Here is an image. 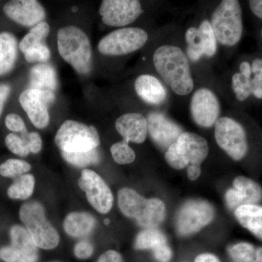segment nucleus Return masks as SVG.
Instances as JSON below:
<instances>
[{
	"instance_id": "f257e3e1",
	"label": "nucleus",
	"mask_w": 262,
	"mask_h": 262,
	"mask_svg": "<svg viewBox=\"0 0 262 262\" xmlns=\"http://www.w3.org/2000/svg\"><path fill=\"white\" fill-rule=\"evenodd\" d=\"M213 128L217 145L231 160L238 163L249 156L254 136L261 134L256 122L237 108L222 115Z\"/></svg>"
},
{
	"instance_id": "f03ea898",
	"label": "nucleus",
	"mask_w": 262,
	"mask_h": 262,
	"mask_svg": "<svg viewBox=\"0 0 262 262\" xmlns=\"http://www.w3.org/2000/svg\"><path fill=\"white\" fill-rule=\"evenodd\" d=\"M152 61L157 73L174 94L187 96L194 92L190 61L182 48L177 45H161L155 50Z\"/></svg>"
},
{
	"instance_id": "7ed1b4c3",
	"label": "nucleus",
	"mask_w": 262,
	"mask_h": 262,
	"mask_svg": "<svg viewBox=\"0 0 262 262\" xmlns=\"http://www.w3.org/2000/svg\"><path fill=\"white\" fill-rule=\"evenodd\" d=\"M229 90L238 106L262 104V53L241 57L232 71Z\"/></svg>"
},
{
	"instance_id": "20e7f679",
	"label": "nucleus",
	"mask_w": 262,
	"mask_h": 262,
	"mask_svg": "<svg viewBox=\"0 0 262 262\" xmlns=\"http://www.w3.org/2000/svg\"><path fill=\"white\" fill-rule=\"evenodd\" d=\"M117 202L122 214L144 229H157L165 220L166 206L160 198H146L135 189L123 187L118 192Z\"/></svg>"
},
{
	"instance_id": "39448f33",
	"label": "nucleus",
	"mask_w": 262,
	"mask_h": 262,
	"mask_svg": "<svg viewBox=\"0 0 262 262\" xmlns=\"http://www.w3.org/2000/svg\"><path fill=\"white\" fill-rule=\"evenodd\" d=\"M208 20L219 45L229 49L238 46L244 34L241 2L222 0L215 7Z\"/></svg>"
},
{
	"instance_id": "423d86ee",
	"label": "nucleus",
	"mask_w": 262,
	"mask_h": 262,
	"mask_svg": "<svg viewBox=\"0 0 262 262\" xmlns=\"http://www.w3.org/2000/svg\"><path fill=\"white\" fill-rule=\"evenodd\" d=\"M57 46L61 58L76 72L88 75L92 70V48L87 34L75 26L62 27L57 34Z\"/></svg>"
},
{
	"instance_id": "0eeeda50",
	"label": "nucleus",
	"mask_w": 262,
	"mask_h": 262,
	"mask_svg": "<svg viewBox=\"0 0 262 262\" xmlns=\"http://www.w3.org/2000/svg\"><path fill=\"white\" fill-rule=\"evenodd\" d=\"M208 141L195 133L184 131L165 151L164 158L172 168L181 170L188 166L201 167L209 155Z\"/></svg>"
},
{
	"instance_id": "6e6552de",
	"label": "nucleus",
	"mask_w": 262,
	"mask_h": 262,
	"mask_svg": "<svg viewBox=\"0 0 262 262\" xmlns=\"http://www.w3.org/2000/svg\"><path fill=\"white\" fill-rule=\"evenodd\" d=\"M19 216L38 248L52 250L58 246L59 234L46 218L44 207L39 202L24 203L19 211Z\"/></svg>"
},
{
	"instance_id": "1a4fd4ad",
	"label": "nucleus",
	"mask_w": 262,
	"mask_h": 262,
	"mask_svg": "<svg viewBox=\"0 0 262 262\" xmlns=\"http://www.w3.org/2000/svg\"><path fill=\"white\" fill-rule=\"evenodd\" d=\"M55 143L65 152L88 151L99 146V134L93 125L68 120L57 131Z\"/></svg>"
},
{
	"instance_id": "9d476101",
	"label": "nucleus",
	"mask_w": 262,
	"mask_h": 262,
	"mask_svg": "<svg viewBox=\"0 0 262 262\" xmlns=\"http://www.w3.org/2000/svg\"><path fill=\"white\" fill-rule=\"evenodd\" d=\"M149 39L145 30L139 27H123L108 33L98 44L100 53L106 56L130 54L144 47Z\"/></svg>"
},
{
	"instance_id": "9b49d317",
	"label": "nucleus",
	"mask_w": 262,
	"mask_h": 262,
	"mask_svg": "<svg viewBox=\"0 0 262 262\" xmlns=\"http://www.w3.org/2000/svg\"><path fill=\"white\" fill-rule=\"evenodd\" d=\"M214 208L204 200H189L181 207L177 215L176 229L182 237L199 232L214 220Z\"/></svg>"
},
{
	"instance_id": "f8f14e48",
	"label": "nucleus",
	"mask_w": 262,
	"mask_h": 262,
	"mask_svg": "<svg viewBox=\"0 0 262 262\" xmlns=\"http://www.w3.org/2000/svg\"><path fill=\"white\" fill-rule=\"evenodd\" d=\"M191 118L202 128L214 127L222 116V105L214 91L206 87L199 88L192 93L189 103Z\"/></svg>"
},
{
	"instance_id": "ddd939ff",
	"label": "nucleus",
	"mask_w": 262,
	"mask_h": 262,
	"mask_svg": "<svg viewBox=\"0 0 262 262\" xmlns=\"http://www.w3.org/2000/svg\"><path fill=\"white\" fill-rule=\"evenodd\" d=\"M10 244L0 248V260L3 262H37L38 248L24 228L15 225L9 230Z\"/></svg>"
},
{
	"instance_id": "4468645a",
	"label": "nucleus",
	"mask_w": 262,
	"mask_h": 262,
	"mask_svg": "<svg viewBox=\"0 0 262 262\" xmlns=\"http://www.w3.org/2000/svg\"><path fill=\"white\" fill-rule=\"evenodd\" d=\"M78 185L86 194L88 201L96 211L105 214L111 211L114 196L111 189L98 173L84 169L78 180Z\"/></svg>"
},
{
	"instance_id": "2eb2a0df",
	"label": "nucleus",
	"mask_w": 262,
	"mask_h": 262,
	"mask_svg": "<svg viewBox=\"0 0 262 262\" xmlns=\"http://www.w3.org/2000/svg\"><path fill=\"white\" fill-rule=\"evenodd\" d=\"M56 100L54 93L42 90L28 89L19 96V103L28 115L33 125L39 129L47 127L50 122L48 108Z\"/></svg>"
},
{
	"instance_id": "dca6fc26",
	"label": "nucleus",
	"mask_w": 262,
	"mask_h": 262,
	"mask_svg": "<svg viewBox=\"0 0 262 262\" xmlns=\"http://www.w3.org/2000/svg\"><path fill=\"white\" fill-rule=\"evenodd\" d=\"M144 10L138 0H104L99 8L102 21L113 27H126L140 17Z\"/></svg>"
},
{
	"instance_id": "f3484780",
	"label": "nucleus",
	"mask_w": 262,
	"mask_h": 262,
	"mask_svg": "<svg viewBox=\"0 0 262 262\" xmlns=\"http://www.w3.org/2000/svg\"><path fill=\"white\" fill-rule=\"evenodd\" d=\"M146 120L148 135L160 149L165 151L184 132L180 125L161 112H151Z\"/></svg>"
},
{
	"instance_id": "a211bd4d",
	"label": "nucleus",
	"mask_w": 262,
	"mask_h": 262,
	"mask_svg": "<svg viewBox=\"0 0 262 262\" xmlns=\"http://www.w3.org/2000/svg\"><path fill=\"white\" fill-rule=\"evenodd\" d=\"M225 201L229 209L234 211L243 205L259 204L262 201V187L253 179L238 176L232 182V187L225 193Z\"/></svg>"
},
{
	"instance_id": "6ab92c4d",
	"label": "nucleus",
	"mask_w": 262,
	"mask_h": 262,
	"mask_svg": "<svg viewBox=\"0 0 262 262\" xmlns=\"http://www.w3.org/2000/svg\"><path fill=\"white\" fill-rule=\"evenodd\" d=\"M3 11L15 23L27 27H34L46 18L44 8L36 0L8 2L3 7Z\"/></svg>"
},
{
	"instance_id": "aec40b11",
	"label": "nucleus",
	"mask_w": 262,
	"mask_h": 262,
	"mask_svg": "<svg viewBox=\"0 0 262 262\" xmlns=\"http://www.w3.org/2000/svg\"><path fill=\"white\" fill-rule=\"evenodd\" d=\"M134 248L137 251H152L158 262H170L173 257L166 236L158 228L144 229L139 232L134 242Z\"/></svg>"
},
{
	"instance_id": "412c9836",
	"label": "nucleus",
	"mask_w": 262,
	"mask_h": 262,
	"mask_svg": "<svg viewBox=\"0 0 262 262\" xmlns=\"http://www.w3.org/2000/svg\"><path fill=\"white\" fill-rule=\"evenodd\" d=\"M117 132L127 142L143 144L148 136V123L146 117L142 114H123L115 121Z\"/></svg>"
},
{
	"instance_id": "4be33fe9",
	"label": "nucleus",
	"mask_w": 262,
	"mask_h": 262,
	"mask_svg": "<svg viewBox=\"0 0 262 262\" xmlns=\"http://www.w3.org/2000/svg\"><path fill=\"white\" fill-rule=\"evenodd\" d=\"M134 89L138 96L151 106H161L168 99L166 87L159 79L151 75L144 74L138 77L134 82Z\"/></svg>"
},
{
	"instance_id": "5701e85b",
	"label": "nucleus",
	"mask_w": 262,
	"mask_h": 262,
	"mask_svg": "<svg viewBox=\"0 0 262 262\" xmlns=\"http://www.w3.org/2000/svg\"><path fill=\"white\" fill-rule=\"evenodd\" d=\"M234 215L239 225L262 241L261 205H243L234 210Z\"/></svg>"
},
{
	"instance_id": "b1692460",
	"label": "nucleus",
	"mask_w": 262,
	"mask_h": 262,
	"mask_svg": "<svg viewBox=\"0 0 262 262\" xmlns=\"http://www.w3.org/2000/svg\"><path fill=\"white\" fill-rule=\"evenodd\" d=\"M96 220L94 215L87 212H73L67 215L63 228L71 237H83L94 231Z\"/></svg>"
},
{
	"instance_id": "393cba45",
	"label": "nucleus",
	"mask_w": 262,
	"mask_h": 262,
	"mask_svg": "<svg viewBox=\"0 0 262 262\" xmlns=\"http://www.w3.org/2000/svg\"><path fill=\"white\" fill-rule=\"evenodd\" d=\"M29 78V89L54 93L58 87L56 71L49 63H39L33 67Z\"/></svg>"
},
{
	"instance_id": "a878e982",
	"label": "nucleus",
	"mask_w": 262,
	"mask_h": 262,
	"mask_svg": "<svg viewBox=\"0 0 262 262\" xmlns=\"http://www.w3.org/2000/svg\"><path fill=\"white\" fill-rule=\"evenodd\" d=\"M17 57L18 42L16 38L11 33H0V76L13 70Z\"/></svg>"
},
{
	"instance_id": "bb28decb",
	"label": "nucleus",
	"mask_w": 262,
	"mask_h": 262,
	"mask_svg": "<svg viewBox=\"0 0 262 262\" xmlns=\"http://www.w3.org/2000/svg\"><path fill=\"white\" fill-rule=\"evenodd\" d=\"M232 262H262V246L248 242L236 243L228 248Z\"/></svg>"
},
{
	"instance_id": "cd10ccee",
	"label": "nucleus",
	"mask_w": 262,
	"mask_h": 262,
	"mask_svg": "<svg viewBox=\"0 0 262 262\" xmlns=\"http://www.w3.org/2000/svg\"><path fill=\"white\" fill-rule=\"evenodd\" d=\"M186 42L185 53L192 63H196L205 58L204 46L201 33L198 27H190L184 34Z\"/></svg>"
},
{
	"instance_id": "c85d7f7f",
	"label": "nucleus",
	"mask_w": 262,
	"mask_h": 262,
	"mask_svg": "<svg viewBox=\"0 0 262 262\" xmlns=\"http://www.w3.org/2000/svg\"><path fill=\"white\" fill-rule=\"evenodd\" d=\"M35 179L32 174L26 173L17 177L10 184L7 191L8 198L11 200L25 201L34 192Z\"/></svg>"
},
{
	"instance_id": "c756f323",
	"label": "nucleus",
	"mask_w": 262,
	"mask_h": 262,
	"mask_svg": "<svg viewBox=\"0 0 262 262\" xmlns=\"http://www.w3.org/2000/svg\"><path fill=\"white\" fill-rule=\"evenodd\" d=\"M62 157L67 163L78 167L84 168L91 165H96L101 160V155L96 149L82 152H65L61 151Z\"/></svg>"
},
{
	"instance_id": "7c9ffc66",
	"label": "nucleus",
	"mask_w": 262,
	"mask_h": 262,
	"mask_svg": "<svg viewBox=\"0 0 262 262\" xmlns=\"http://www.w3.org/2000/svg\"><path fill=\"white\" fill-rule=\"evenodd\" d=\"M50 32L49 24L42 21L31 29L28 34L20 41L19 48L22 53H25L29 48L43 42V40L48 37Z\"/></svg>"
},
{
	"instance_id": "2f4dec72",
	"label": "nucleus",
	"mask_w": 262,
	"mask_h": 262,
	"mask_svg": "<svg viewBox=\"0 0 262 262\" xmlns=\"http://www.w3.org/2000/svg\"><path fill=\"white\" fill-rule=\"evenodd\" d=\"M198 28L203 38L205 58H213L216 54L219 44L209 20L208 19H203L200 23Z\"/></svg>"
},
{
	"instance_id": "473e14b6",
	"label": "nucleus",
	"mask_w": 262,
	"mask_h": 262,
	"mask_svg": "<svg viewBox=\"0 0 262 262\" xmlns=\"http://www.w3.org/2000/svg\"><path fill=\"white\" fill-rule=\"evenodd\" d=\"M30 164L24 160L8 159L0 165V175L5 178L15 179L30 171Z\"/></svg>"
},
{
	"instance_id": "72a5a7b5",
	"label": "nucleus",
	"mask_w": 262,
	"mask_h": 262,
	"mask_svg": "<svg viewBox=\"0 0 262 262\" xmlns=\"http://www.w3.org/2000/svg\"><path fill=\"white\" fill-rule=\"evenodd\" d=\"M110 151L114 161L119 165H127L135 161V151L127 141L122 140L115 143L110 148Z\"/></svg>"
},
{
	"instance_id": "f704fd0d",
	"label": "nucleus",
	"mask_w": 262,
	"mask_h": 262,
	"mask_svg": "<svg viewBox=\"0 0 262 262\" xmlns=\"http://www.w3.org/2000/svg\"><path fill=\"white\" fill-rule=\"evenodd\" d=\"M24 55L25 59L29 63H44L51 58V51L48 46L44 42H42L29 48Z\"/></svg>"
},
{
	"instance_id": "c9c22d12",
	"label": "nucleus",
	"mask_w": 262,
	"mask_h": 262,
	"mask_svg": "<svg viewBox=\"0 0 262 262\" xmlns=\"http://www.w3.org/2000/svg\"><path fill=\"white\" fill-rule=\"evenodd\" d=\"M5 143L7 148L12 153L18 156L27 157L30 153L22 138L14 133H10L7 135L5 139Z\"/></svg>"
},
{
	"instance_id": "e433bc0d",
	"label": "nucleus",
	"mask_w": 262,
	"mask_h": 262,
	"mask_svg": "<svg viewBox=\"0 0 262 262\" xmlns=\"http://www.w3.org/2000/svg\"><path fill=\"white\" fill-rule=\"evenodd\" d=\"M26 145L28 148L29 151L33 154H38L41 151L42 147V141L40 136L37 132H27L20 134Z\"/></svg>"
},
{
	"instance_id": "4c0bfd02",
	"label": "nucleus",
	"mask_w": 262,
	"mask_h": 262,
	"mask_svg": "<svg viewBox=\"0 0 262 262\" xmlns=\"http://www.w3.org/2000/svg\"><path fill=\"white\" fill-rule=\"evenodd\" d=\"M5 125L8 130L14 133H20V134L27 132L25 122L17 114L12 113L5 117Z\"/></svg>"
},
{
	"instance_id": "58836bf2",
	"label": "nucleus",
	"mask_w": 262,
	"mask_h": 262,
	"mask_svg": "<svg viewBox=\"0 0 262 262\" xmlns=\"http://www.w3.org/2000/svg\"><path fill=\"white\" fill-rule=\"evenodd\" d=\"M94 248L92 244L87 241H81L74 248L75 256L79 259L86 260L92 256Z\"/></svg>"
},
{
	"instance_id": "ea45409f",
	"label": "nucleus",
	"mask_w": 262,
	"mask_h": 262,
	"mask_svg": "<svg viewBox=\"0 0 262 262\" xmlns=\"http://www.w3.org/2000/svg\"><path fill=\"white\" fill-rule=\"evenodd\" d=\"M96 262H124V259L118 251L108 250L99 256Z\"/></svg>"
},
{
	"instance_id": "a19ab883",
	"label": "nucleus",
	"mask_w": 262,
	"mask_h": 262,
	"mask_svg": "<svg viewBox=\"0 0 262 262\" xmlns=\"http://www.w3.org/2000/svg\"><path fill=\"white\" fill-rule=\"evenodd\" d=\"M247 5L253 16L262 21V0H250Z\"/></svg>"
},
{
	"instance_id": "79ce46f5",
	"label": "nucleus",
	"mask_w": 262,
	"mask_h": 262,
	"mask_svg": "<svg viewBox=\"0 0 262 262\" xmlns=\"http://www.w3.org/2000/svg\"><path fill=\"white\" fill-rule=\"evenodd\" d=\"M10 92H11V88L10 85L7 84H0V117Z\"/></svg>"
},
{
	"instance_id": "37998d69",
	"label": "nucleus",
	"mask_w": 262,
	"mask_h": 262,
	"mask_svg": "<svg viewBox=\"0 0 262 262\" xmlns=\"http://www.w3.org/2000/svg\"><path fill=\"white\" fill-rule=\"evenodd\" d=\"M201 167L188 166L187 168V175L189 180H198L201 177Z\"/></svg>"
},
{
	"instance_id": "c03bdc74",
	"label": "nucleus",
	"mask_w": 262,
	"mask_h": 262,
	"mask_svg": "<svg viewBox=\"0 0 262 262\" xmlns=\"http://www.w3.org/2000/svg\"><path fill=\"white\" fill-rule=\"evenodd\" d=\"M194 262H221L216 256L213 253H204L196 256Z\"/></svg>"
},
{
	"instance_id": "a18cd8bd",
	"label": "nucleus",
	"mask_w": 262,
	"mask_h": 262,
	"mask_svg": "<svg viewBox=\"0 0 262 262\" xmlns=\"http://www.w3.org/2000/svg\"><path fill=\"white\" fill-rule=\"evenodd\" d=\"M258 41H259L260 46L261 48V52L262 53V25L259 29V32H258Z\"/></svg>"
},
{
	"instance_id": "49530a36",
	"label": "nucleus",
	"mask_w": 262,
	"mask_h": 262,
	"mask_svg": "<svg viewBox=\"0 0 262 262\" xmlns=\"http://www.w3.org/2000/svg\"><path fill=\"white\" fill-rule=\"evenodd\" d=\"M103 223H104L105 225H110V220H108V219H106V220H104V221H103Z\"/></svg>"
},
{
	"instance_id": "de8ad7c7",
	"label": "nucleus",
	"mask_w": 262,
	"mask_h": 262,
	"mask_svg": "<svg viewBox=\"0 0 262 262\" xmlns=\"http://www.w3.org/2000/svg\"><path fill=\"white\" fill-rule=\"evenodd\" d=\"M0 261H1V260H0Z\"/></svg>"
}]
</instances>
